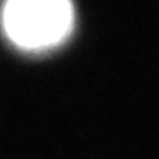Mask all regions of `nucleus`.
<instances>
[{
    "label": "nucleus",
    "mask_w": 159,
    "mask_h": 159,
    "mask_svg": "<svg viewBox=\"0 0 159 159\" xmlns=\"http://www.w3.org/2000/svg\"><path fill=\"white\" fill-rule=\"evenodd\" d=\"M71 0H6L2 25L7 39L25 50H43L62 41L72 28Z\"/></svg>",
    "instance_id": "f257e3e1"
}]
</instances>
